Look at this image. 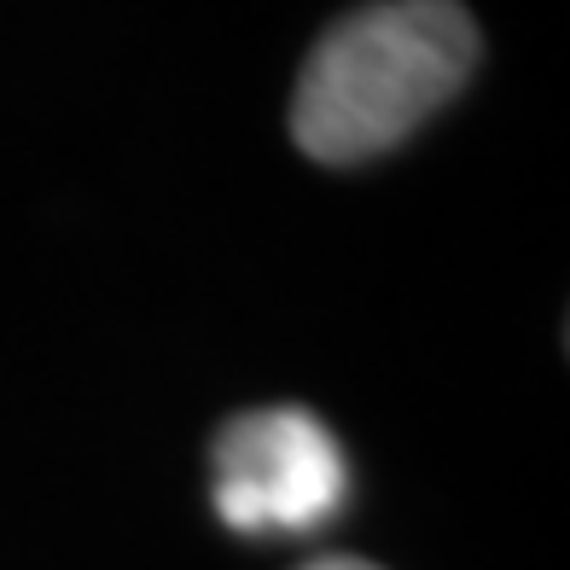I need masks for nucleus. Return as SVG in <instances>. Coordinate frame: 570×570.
I'll return each mask as SVG.
<instances>
[{
    "instance_id": "obj_3",
    "label": "nucleus",
    "mask_w": 570,
    "mask_h": 570,
    "mask_svg": "<svg viewBox=\"0 0 570 570\" xmlns=\"http://www.w3.org/2000/svg\"><path fill=\"white\" fill-rule=\"evenodd\" d=\"M303 570H379V564H367V559H315V564H303Z\"/></svg>"
},
{
    "instance_id": "obj_2",
    "label": "nucleus",
    "mask_w": 570,
    "mask_h": 570,
    "mask_svg": "<svg viewBox=\"0 0 570 570\" xmlns=\"http://www.w3.org/2000/svg\"><path fill=\"white\" fill-rule=\"evenodd\" d=\"M344 489V449L303 407H256L216 431V512L239 535L315 530Z\"/></svg>"
},
{
    "instance_id": "obj_1",
    "label": "nucleus",
    "mask_w": 570,
    "mask_h": 570,
    "mask_svg": "<svg viewBox=\"0 0 570 570\" xmlns=\"http://www.w3.org/2000/svg\"><path fill=\"white\" fill-rule=\"evenodd\" d=\"M478 23L460 0H379L315 41L292 94V140L350 169L402 146L465 88Z\"/></svg>"
}]
</instances>
